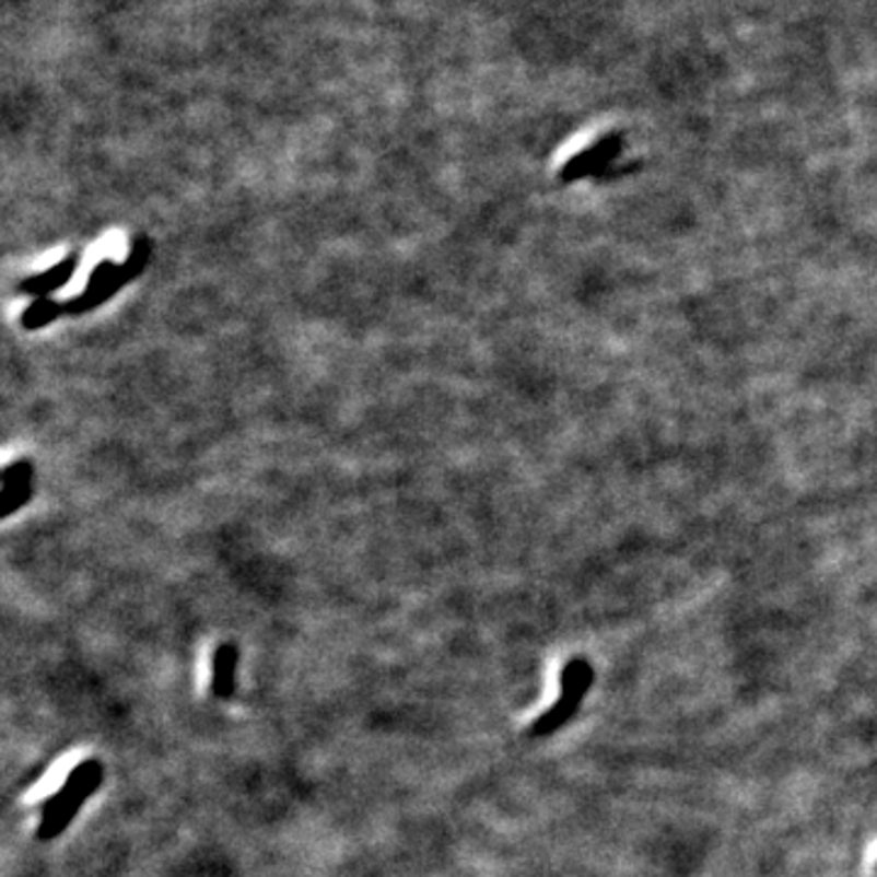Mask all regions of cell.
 Returning <instances> with one entry per match:
<instances>
[{
    "label": "cell",
    "mask_w": 877,
    "mask_h": 877,
    "mask_svg": "<svg viewBox=\"0 0 877 877\" xmlns=\"http://www.w3.org/2000/svg\"><path fill=\"white\" fill-rule=\"evenodd\" d=\"M32 480V464L30 461H15L5 468L3 473V515L10 517L17 507H23L32 495L30 488Z\"/></svg>",
    "instance_id": "cell-7"
},
{
    "label": "cell",
    "mask_w": 877,
    "mask_h": 877,
    "mask_svg": "<svg viewBox=\"0 0 877 877\" xmlns=\"http://www.w3.org/2000/svg\"><path fill=\"white\" fill-rule=\"evenodd\" d=\"M77 266H79V256L77 254H71V256H67V259L63 261H59L57 266H51L49 271H45V273H37V276H30V278H25V281H20L17 283V288L20 291H23L25 295H35V297H45V295H49V293H55V291H59V288H63L67 285L71 278H73V273H77Z\"/></svg>",
    "instance_id": "cell-5"
},
{
    "label": "cell",
    "mask_w": 877,
    "mask_h": 877,
    "mask_svg": "<svg viewBox=\"0 0 877 877\" xmlns=\"http://www.w3.org/2000/svg\"><path fill=\"white\" fill-rule=\"evenodd\" d=\"M237 663L239 651L234 644H222L212 654V694L220 700H230L237 692Z\"/></svg>",
    "instance_id": "cell-6"
},
{
    "label": "cell",
    "mask_w": 877,
    "mask_h": 877,
    "mask_svg": "<svg viewBox=\"0 0 877 877\" xmlns=\"http://www.w3.org/2000/svg\"><path fill=\"white\" fill-rule=\"evenodd\" d=\"M105 768L98 758H89L77 765L63 780V785L42 805V817L37 827V841H55L71 827L73 817L85 805L95 790L103 785Z\"/></svg>",
    "instance_id": "cell-1"
},
{
    "label": "cell",
    "mask_w": 877,
    "mask_h": 877,
    "mask_svg": "<svg viewBox=\"0 0 877 877\" xmlns=\"http://www.w3.org/2000/svg\"><path fill=\"white\" fill-rule=\"evenodd\" d=\"M147 259H149L147 239H137L132 244L130 259H127L125 264L103 261L101 266H95L89 283H85V288H83V293L79 297H73L71 303H63L61 315H83V313H89V309L103 305L105 301H110V297L120 291L122 285H127L132 278L139 276V271L144 269Z\"/></svg>",
    "instance_id": "cell-2"
},
{
    "label": "cell",
    "mask_w": 877,
    "mask_h": 877,
    "mask_svg": "<svg viewBox=\"0 0 877 877\" xmlns=\"http://www.w3.org/2000/svg\"><path fill=\"white\" fill-rule=\"evenodd\" d=\"M619 152H622V137L619 135H607L603 139H597L593 147L577 152L571 162L561 168V180L573 184V180H581L585 176L603 174V171L619 156Z\"/></svg>",
    "instance_id": "cell-4"
},
{
    "label": "cell",
    "mask_w": 877,
    "mask_h": 877,
    "mask_svg": "<svg viewBox=\"0 0 877 877\" xmlns=\"http://www.w3.org/2000/svg\"><path fill=\"white\" fill-rule=\"evenodd\" d=\"M595 682V670L590 660L575 656L565 663L561 670V692L549 712H543L531 726L534 736H549L563 729L573 720V714L581 708V702L590 692Z\"/></svg>",
    "instance_id": "cell-3"
},
{
    "label": "cell",
    "mask_w": 877,
    "mask_h": 877,
    "mask_svg": "<svg viewBox=\"0 0 877 877\" xmlns=\"http://www.w3.org/2000/svg\"><path fill=\"white\" fill-rule=\"evenodd\" d=\"M61 315V305L59 303H51L47 297H42V301L32 303L23 317H20V325L25 329H39L49 323H55V319Z\"/></svg>",
    "instance_id": "cell-8"
}]
</instances>
